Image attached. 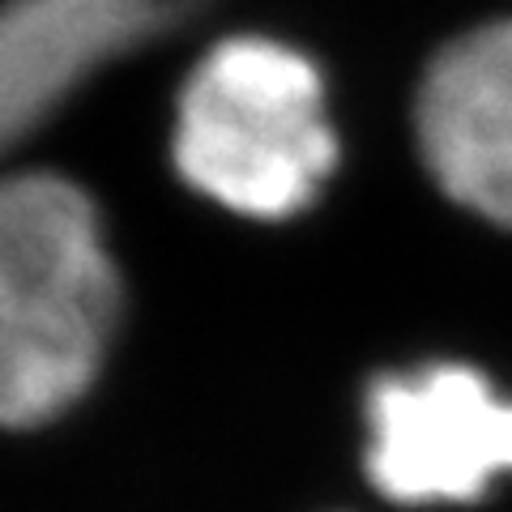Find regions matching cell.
Wrapping results in <instances>:
<instances>
[{
    "label": "cell",
    "instance_id": "1",
    "mask_svg": "<svg viewBox=\"0 0 512 512\" xmlns=\"http://www.w3.org/2000/svg\"><path fill=\"white\" fill-rule=\"evenodd\" d=\"M124 312L94 197L56 171L0 180V427L64 419L103 376Z\"/></svg>",
    "mask_w": 512,
    "mask_h": 512
},
{
    "label": "cell",
    "instance_id": "2",
    "mask_svg": "<svg viewBox=\"0 0 512 512\" xmlns=\"http://www.w3.org/2000/svg\"><path fill=\"white\" fill-rule=\"evenodd\" d=\"M171 154L222 210L261 222L303 214L338 163L320 69L278 39H222L180 90Z\"/></svg>",
    "mask_w": 512,
    "mask_h": 512
},
{
    "label": "cell",
    "instance_id": "3",
    "mask_svg": "<svg viewBox=\"0 0 512 512\" xmlns=\"http://www.w3.org/2000/svg\"><path fill=\"white\" fill-rule=\"evenodd\" d=\"M363 431L367 483L393 504H478L512 474V397L466 363L376 376Z\"/></svg>",
    "mask_w": 512,
    "mask_h": 512
},
{
    "label": "cell",
    "instance_id": "4",
    "mask_svg": "<svg viewBox=\"0 0 512 512\" xmlns=\"http://www.w3.org/2000/svg\"><path fill=\"white\" fill-rule=\"evenodd\" d=\"M414 133L444 197L512 231V22L440 47L419 82Z\"/></svg>",
    "mask_w": 512,
    "mask_h": 512
},
{
    "label": "cell",
    "instance_id": "5",
    "mask_svg": "<svg viewBox=\"0 0 512 512\" xmlns=\"http://www.w3.org/2000/svg\"><path fill=\"white\" fill-rule=\"evenodd\" d=\"M201 0H0V158L69 94Z\"/></svg>",
    "mask_w": 512,
    "mask_h": 512
}]
</instances>
